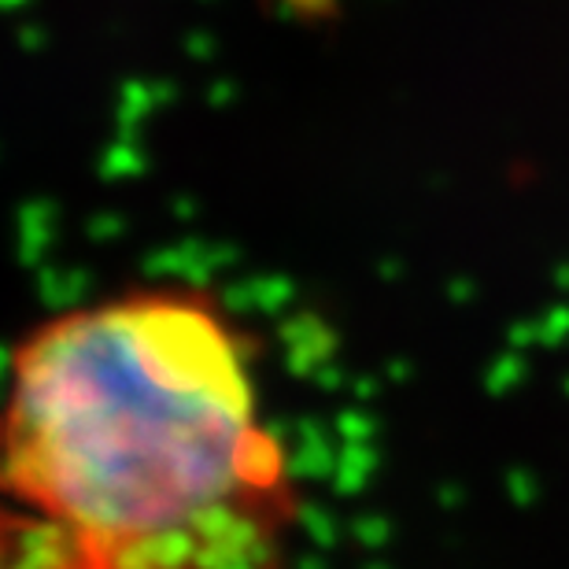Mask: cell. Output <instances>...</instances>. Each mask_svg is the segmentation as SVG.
I'll list each match as a JSON object with an SVG mask.
<instances>
[{
    "mask_svg": "<svg viewBox=\"0 0 569 569\" xmlns=\"http://www.w3.org/2000/svg\"><path fill=\"white\" fill-rule=\"evenodd\" d=\"M0 503L93 569H281L300 496L248 333L192 289H130L19 340Z\"/></svg>",
    "mask_w": 569,
    "mask_h": 569,
    "instance_id": "obj_1",
    "label": "cell"
},
{
    "mask_svg": "<svg viewBox=\"0 0 569 569\" xmlns=\"http://www.w3.org/2000/svg\"><path fill=\"white\" fill-rule=\"evenodd\" d=\"M0 569H93L63 532L27 510L0 503Z\"/></svg>",
    "mask_w": 569,
    "mask_h": 569,
    "instance_id": "obj_2",
    "label": "cell"
}]
</instances>
